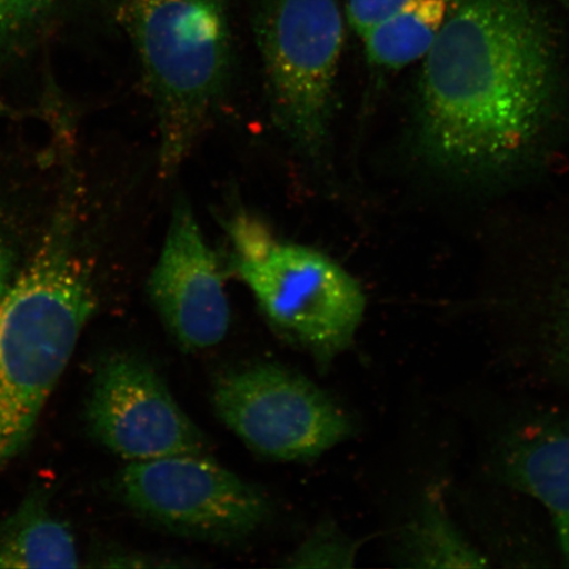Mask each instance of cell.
I'll return each instance as SVG.
<instances>
[{
  "label": "cell",
  "mask_w": 569,
  "mask_h": 569,
  "mask_svg": "<svg viewBox=\"0 0 569 569\" xmlns=\"http://www.w3.org/2000/svg\"><path fill=\"white\" fill-rule=\"evenodd\" d=\"M555 53L550 21L532 0H461L425 56L426 153L460 172L522 158L549 120Z\"/></svg>",
  "instance_id": "cell-1"
},
{
  "label": "cell",
  "mask_w": 569,
  "mask_h": 569,
  "mask_svg": "<svg viewBox=\"0 0 569 569\" xmlns=\"http://www.w3.org/2000/svg\"><path fill=\"white\" fill-rule=\"evenodd\" d=\"M54 229L0 305V471L30 442L97 308L90 270Z\"/></svg>",
  "instance_id": "cell-2"
},
{
  "label": "cell",
  "mask_w": 569,
  "mask_h": 569,
  "mask_svg": "<svg viewBox=\"0 0 569 569\" xmlns=\"http://www.w3.org/2000/svg\"><path fill=\"white\" fill-rule=\"evenodd\" d=\"M118 19L158 116L159 169L167 180L189 158L229 87V0H122Z\"/></svg>",
  "instance_id": "cell-3"
},
{
  "label": "cell",
  "mask_w": 569,
  "mask_h": 569,
  "mask_svg": "<svg viewBox=\"0 0 569 569\" xmlns=\"http://www.w3.org/2000/svg\"><path fill=\"white\" fill-rule=\"evenodd\" d=\"M234 273L281 338L326 369L350 348L366 311L358 281L329 256L276 237L249 213L229 224Z\"/></svg>",
  "instance_id": "cell-4"
},
{
  "label": "cell",
  "mask_w": 569,
  "mask_h": 569,
  "mask_svg": "<svg viewBox=\"0 0 569 569\" xmlns=\"http://www.w3.org/2000/svg\"><path fill=\"white\" fill-rule=\"evenodd\" d=\"M253 32L277 128L305 158H319L345 41L337 0H262Z\"/></svg>",
  "instance_id": "cell-5"
},
{
  "label": "cell",
  "mask_w": 569,
  "mask_h": 569,
  "mask_svg": "<svg viewBox=\"0 0 569 569\" xmlns=\"http://www.w3.org/2000/svg\"><path fill=\"white\" fill-rule=\"evenodd\" d=\"M117 493L146 521L210 543L251 537L272 516L260 489L209 455L131 461L117 476Z\"/></svg>",
  "instance_id": "cell-6"
},
{
  "label": "cell",
  "mask_w": 569,
  "mask_h": 569,
  "mask_svg": "<svg viewBox=\"0 0 569 569\" xmlns=\"http://www.w3.org/2000/svg\"><path fill=\"white\" fill-rule=\"evenodd\" d=\"M212 407L249 450L270 460H315L352 433L350 419L326 391L276 362L219 375Z\"/></svg>",
  "instance_id": "cell-7"
},
{
  "label": "cell",
  "mask_w": 569,
  "mask_h": 569,
  "mask_svg": "<svg viewBox=\"0 0 569 569\" xmlns=\"http://www.w3.org/2000/svg\"><path fill=\"white\" fill-rule=\"evenodd\" d=\"M89 429L128 461L208 455L209 440L146 360L113 353L99 362L88 398Z\"/></svg>",
  "instance_id": "cell-8"
},
{
  "label": "cell",
  "mask_w": 569,
  "mask_h": 569,
  "mask_svg": "<svg viewBox=\"0 0 569 569\" xmlns=\"http://www.w3.org/2000/svg\"><path fill=\"white\" fill-rule=\"evenodd\" d=\"M148 296L170 336L187 352L222 343L231 310L222 269L187 198L177 197Z\"/></svg>",
  "instance_id": "cell-9"
},
{
  "label": "cell",
  "mask_w": 569,
  "mask_h": 569,
  "mask_svg": "<svg viewBox=\"0 0 569 569\" xmlns=\"http://www.w3.org/2000/svg\"><path fill=\"white\" fill-rule=\"evenodd\" d=\"M508 479L549 511L569 566V423L518 433L503 455Z\"/></svg>",
  "instance_id": "cell-10"
},
{
  "label": "cell",
  "mask_w": 569,
  "mask_h": 569,
  "mask_svg": "<svg viewBox=\"0 0 569 569\" xmlns=\"http://www.w3.org/2000/svg\"><path fill=\"white\" fill-rule=\"evenodd\" d=\"M74 533L49 510L47 496L32 492L0 521V568H77Z\"/></svg>",
  "instance_id": "cell-11"
},
{
  "label": "cell",
  "mask_w": 569,
  "mask_h": 569,
  "mask_svg": "<svg viewBox=\"0 0 569 569\" xmlns=\"http://www.w3.org/2000/svg\"><path fill=\"white\" fill-rule=\"evenodd\" d=\"M461 0H411L361 36L376 67L400 69L430 51Z\"/></svg>",
  "instance_id": "cell-12"
},
{
  "label": "cell",
  "mask_w": 569,
  "mask_h": 569,
  "mask_svg": "<svg viewBox=\"0 0 569 569\" xmlns=\"http://www.w3.org/2000/svg\"><path fill=\"white\" fill-rule=\"evenodd\" d=\"M402 557L411 567L478 568L488 565L453 525L436 496L426 501L421 513L405 533Z\"/></svg>",
  "instance_id": "cell-13"
},
{
  "label": "cell",
  "mask_w": 569,
  "mask_h": 569,
  "mask_svg": "<svg viewBox=\"0 0 569 569\" xmlns=\"http://www.w3.org/2000/svg\"><path fill=\"white\" fill-rule=\"evenodd\" d=\"M356 545L332 526H320L290 555L289 568H347L352 567Z\"/></svg>",
  "instance_id": "cell-14"
},
{
  "label": "cell",
  "mask_w": 569,
  "mask_h": 569,
  "mask_svg": "<svg viewBox=\"0 0 569 569\" xmlns=\"http://www.w3.org/2000/svg\"><path fill=\"white\" fill-rule=\"evenodd\" d=\"M60 0H0V53L39 30Z\"/></svg>",
  "instance_id": "cell-15"
},
{
  "label": "cell",
  "mask_w": 569,
  "mask_h": 569,
  "mask_svg": "<svg viewBox=\"0 0 569 569\" xmlns=\"http://www.w3.org/2000/svg\"><path fill=\"white\" fill-rule=\"evenodd\" d=\"M409 2L411 0H347L348 21L353 31L362 36Z\"/></svg>",
  "instance_id": "cell-16"
},
{
  "label": "cell",
  "mask_w": 569,
  "mask_h": 569,
  "mask_svg": "<svg viewBox=\"0 0 569 569\" xmlns=\"http://www.w3.org/2000/svg\"><path fill=\"white\" fill-rule=\"evenodd\" d=\"M16 277V254L9 241L0 232V305H2L7 290Z\"/></svg>",
  "instance_id": "cell-17"
},
{
  "label": "cell",
  "mask_w": 569,
  "mask_h": 569,
  "mask_svg": "<svg viewBox=\"0 0 569 569\" xmlns=\"http://www.w3.org/2000/svg\"><path fill=\"white\" fill-rule=\"evenodd\" d=\"M110 563H106L107 567H120V568H146V567H169L167 563H161L160 557H151V555H141L139 552H120L112 553L109 558Z\"/></svg>",
  "instance_id": "cell-18"
},
{
  "label": "cell",
  "mask_w": 569,
  "mask_h": 569,
  "mask_svg": "<svg viewBox=\"0 0 569 569\" xmlns=\"http://www.w3.org/2000/svg\"><path fill=\"white\" fill-rule=\"evenodd\" d=\"M559 337L561 360H563L569 371V303L563 318L560 320Z\"/></svg>",
  "instance_id": "cell-19"
},
{
  "label": "cell",
  "mask_w": 569,
  "mask_h": 569,
  "mask_svg": "<svg viewBox=\"0 0 569 569\" xmlns=\"http://www.w3.org/2000/svg\"><path fill=\"white\" fill-rule=\"evenodd\" d=\"M558 2H561V3H565V4H569V0H558Z\"/></svg>",
  "instance_id": "cell-20"
}]
</instances>
